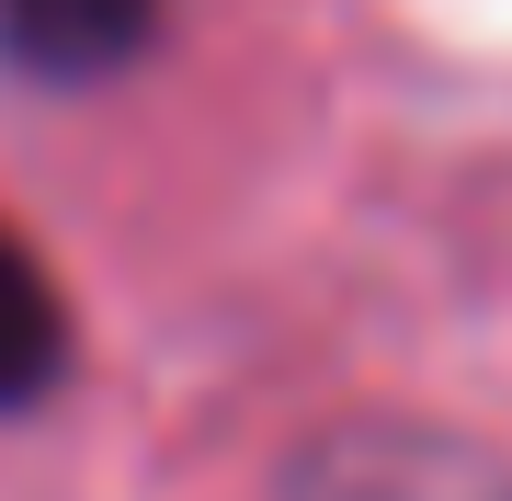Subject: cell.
Listing matches in <instances>:
<instances>
[{
  "instance_id": "6da1fadb",
  "label": "cell",
  "mask_w": 512,
  "mask_h": 501,
  "mask_svg": "<svg viewBox=\"0 0 512 501\" xmlns=\"http://www.w3.org/2000/svg\"><path fill=\"white\" fill-rule=\"evenodd\" d=\"M274 501H512V456L444 422H330L285 456Z\"/></svg>"
},
{
  "instance_id": "7a4b0ae2",
  "label": "cell",
  "mask_w": 512,
  "mask_h": 501,
  "mask_svg": "<svg viewBox=\"0 0 512 501\" xmlns=\"http://www.w3.org/2000/svg\"><path fill=\"white\" fill-rule=\"evenodd\" d=\"M160 0H0V57L23 80H114L148 57Z\"/></svg>"
},
{
  "instance_id": "3957f363",
  "label": "cell",
  "mask_w": 512,
  "mask_h": 501,
  "mask_svg": "<svg viewBox=\"0 0 512 501\" xmlns=\"http://www.w3.org/2000/svg\"><path fill=\"white\" fill-rule=\"evenodd\" d=\"M69 376V297L35 251L0 228V410H35Z\"/></svg>"
}]
</instances>
